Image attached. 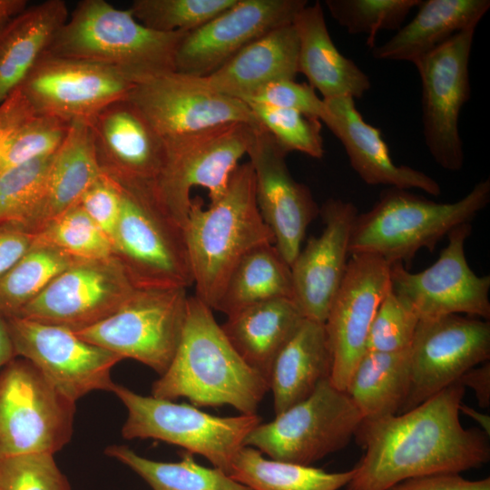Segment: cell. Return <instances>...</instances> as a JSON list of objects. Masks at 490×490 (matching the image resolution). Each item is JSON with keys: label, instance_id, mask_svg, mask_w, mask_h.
<instances>
[{"label": "cell", "instance_id": "6da1fadb", "mask_svg": "<svg viewBox=\"0 0 490 490\" xmlns=\"http://www.w3.org/2000/svg\"><path fill=\"white\" fill-rule=\"evenodd\" d=\"M464 395L456 382L408 411L363 420L355 437L365 453L346 490H387L411 477L460 474L487 463V435L460 422Z\"/></svg>", "mask_w": 490, "mask_h": 490}, {"label": "cell", "instance_id": "7a4b0ae2", "mask_svg": "<svg viewBox=\"0 0 490 490\" xmlns=\"http://www.w3.org/2000/svg\"><path fill=\"white\" fill-rule=\"evenodd\" d=\"M269 391L267 379L231 346L212 309L189 296L181 339L168 369L154 381L152 396L186 397L199 407L228 405L257 414Z\"/></svg>", "mask_w": 490, "mask_h": 490}, {"label": "cell", "instance_id": "3957f363", "mask_svg": "<svg viewBox=\"0 0 490 490\" xmlns=\"http://www.w3.org/2000/svg\"><path fill=\"white\" fill-rule=\"evenodd\" d=\"M184 233L194 296L214 310L239 261L258 247L274 244L258 208L250 162L239 164L224 194L208 209L191 201Z\"/></svg>", "mask_w": 490, "mask_h": 490}, {"label": "cell", "instance_id": "277c9868", "mask_svg": "<svg viewBox=\"0 0 490 490\" xmlns=\"http://www.w3.org/2000/svg\"><path fill=\"white\" fill-rule=\"evenodd\" d=\"M186 33L154 31L138 22L130 9L104 0H83L47 53L111 66L137 83L175 71L177 47Z\"/></svg>", "mask_w": 490, "mask_h": 490}, {"label": "cell", "instance_id": "5b68a950", "mask_svg": "<svg viewBox=\"0 0 490 490\" xmlns=\"http://www.w3.org/2000/svg\"><path fill=\"white\" fill-rule=\"evenodd\" d=\"M490 201V179L462 199L438 203L408 190L388 187L367 212L358 215L348 252L371 254L392 265L409 263L421 249L433 251L456 227L472 222Z\"/></svg>", "mask_w": 490, "mask_h": 490}, {"label": "cell", "instance_id": "8992f818", "mask_svg": "<svg viewBox=\"0 0 490 490\" xmlns=\"http://www.w3.org/2000/svg\"><path fill=\"white\" fill-rule=\"evenodd\" d=\"M119 186L113 256L135 287L186 289L193 285L184 229L162 211L150 189Z\"/></svg>", "mask_w": 490, "mask_h": 490}, {"label": "cell", "instance_id": "52a82bcc", "mask_svg": "<svg viewBox=\"0 0 490 490\" xmlns=\"http://www.w3.org/2000/svg\"><path fill=\"white\" fill-rule=\"evenodd\" d=\"M257 126L234 122L163 137L165 164L152 188L163 211L184 229L192 187L205 188L211 203L220 199L239 161L247 154Z\"/></svg>", "mask_w": 490, "mask_h": 490}, {"label": "cell", "instance_id": "ba28073f", "mask_svg": "<svg viewBox=\"0 0 490 490\" xmlns=\"http://www.w3.org/2000/svg\"><path fill=\"white\" fill-rule=\"evenodd\" d=\"M112 392L127 410L124 438H153L179 446L227 475L248 435L261 423L257 414L216 416L188 404L142 396L115 383Z\"/></svg>", "mask_w": 490, "mask_h": 490}, {"label": "cell", "instance_id": "9c48e42d", "mask_svg": "<svg viewBox=\"0 0 490 490\" xmlns=\"http://www.w3.org/2000/svg\"><path fill=\"white\" fill-rule=\"evenodd\" d=\"M363 420L348 393L327 378L304 400L260 423L244 446L274 460L311 466L347 446Z\"/></svg>", "mask_w": 490, "mask_h": 490}, {"label": "cell", "instance_id": "30bf717a", "mask_svg": "<svg viewBox=\"0 0 490 490\" xmlns=\"http://www.w3.org/2000/svg\"><path fill=\"white\" fill-rule=\"evenodd\" d=\"M74 413L34 365L13 358L0 370V459L54 455L71 439Z\"/></svg>", "mask_w": 490, "mask_h": 490}, {"label": "cell", "instance_id": "8fae6325", "mask_svg": "<svg viewBox=\"0 0 490 490\" xmlns=\"http://www.w3.org/2000/svg\"><path fill=\"white\" fill-rule=\"evenodd\" d=\"M189 296L185 289H138L114 313L74 331L122 359H135L162 375L177 350Z\"/></svg>", "mask_w": 490, "mask_h": 490}, {"label": "cell", "instance_id": "7c38bea8", "mask_svg": "<svg viewBox=\"0 0 490 490\" xmlns=\"http://www.w3.org/2000/svg\"><path fill=\"white\" fill-rule=\"evenodd\" d=\"M475 28L459 32L416 60L421 81L425 143L434 161L449 172L464 166L459 114L469 100V59Z\"/></svg>", "mask_w": 490, "mask_h": 490}, {"label": "cell", "instance_id": "4fadbf2b", "mask_svg": "<svg viewBox=\"0 0 490 490\" xmlns=\"http://www.w3.org/2000/svg\"><path fill=\"white\" fill-rule=\"evenodd\" d=\"M471 222L447 234V245L435 263L419 272H410L401 262L390 265V289L419 318L465 315L490 318V276H478L466 256Z\"/></svg>", "mask_w": 490, "mask_h": 490}, {"label": "cell", "instance_id": "5bb4252c", "mask_svg": "<svg viewBox=\"0 0 490 490\" xmlns=\"http://www.w3.org/2000/svg\"><path fill=\"white\" fill-rule=\"evenodd\" d=\"M5 321L15 357L30 361L70 400L95 390L112 391L111 371L122 360L116 354L63 327L22 317Z\"/></svg>", "mask_w": 490, "mask_h": 490}, {"label": "cell", "instance_id": "9a60e30c", "mask_svg": "<svg viewBox=\"0 0 490 490\" xmlns=\"http://www.w3.org/2000/svg\"><path fill=\"white\" fill-rule=\"evenodd\" d=\"M409 351L410 387L399 413L418 406L458 382L469 369L489 361L490 323L457 314L419 319Z\"/></svg>", "mask_w": 490, "mask_h": 490}, {"label": "cell", "instance_id": "2e32d148", "mask_svg": "<svg viewBox=\"0 0 490 490\" xmlns=\"http://www.w3.org/2000/svg\"><path fill=\"white\" fill-rule=\"evenodd\" d=\"M137 289L113 255L77 260L15 317L78 331L111 316Z\"/></svg>", "mask_w": 490, "mask_h": 490}, {"label": "cell", "instance_id": "e0dca14e", "mask_svg": "<svg viewBox=\"0 0 490 490\" xmlns=\"http://www.w3.org/2000/svg\"><path fill=\"white\" fill-rule=\"evenodd\" d=\"M133 86L111 66L46 53L19 89L35 114L89 124L107 105L127 98Z\"/></svg>", "mask_w": 490, "mask_h": 490}, {"label": "cell", "instance_id": "ac0fdd59", "mask_svg": "<svg viewBox=\"0 0 490 490\" xmlns=\"http://www.w3.org/2000/svg\"><path fill=\"white\" fill-rule=\"evenodd\" d=\"M324 327L332 358L329 380L345 390L367 351L377 308L390 288V264L371 254H351Z\"/></svg>", "mask_w": 490, "mask_h": 490}, {"label": "cell", "instance_id": "d6986e66", "mask_svg": "<svg viewBox=\"0 0 490 490\" xmlns=\"http://www.w3.org/2000/svg\"><path fill=\"white\" fill-rule=\"evenodd\" d=\"M127 98L162 137L234 122L260 124L244 102L212 89L204 77L176 71L134 83Z\"/></svg>", "mask_w": 490, "mask_h": 490}, {"label": "cell", "instance_id": "ffe728a7", "mask_svg": "<svg viewBox=\"0 0 490 490\" xmlns=\"http://www.w3.org/2000/svg\"><path fill=\"white\" fill-rule=\"evenodd\" d=\"M306 0H237L199 28L186 33L175 54V71L206 77L266 33L292 24Z\"/></svg>", "mask_w": 490, "mask_h": 490}, {"label": "cell", "instance_id": "44dd1931", "mask_svg": "<svg viewBox=\"0 0 490 490\" xmlns=\"http://www.w3.org/2000/svg\"><path fill=\"white\" fill-rule=\"evenodd\" d=\"M288 153L264 127L254 129L247 154L254 172L258 208L273 234L274 246L291 266L309 225L319 215V207L309 187L291 176Z\"/></svg>", "mask_w": 490, "mask_h": 490}, {"label": "cell", "instance_id": "7402d4cb", "mask_svg": "<svg viewBox=\"0 0 490 490\" xmlns=\"http://www.w3.org/2000/svg\"><path fill=\"white\" fill-rule=\"evenodd\" d=\"M88 125L103 174L121 186L152 188L165 164V141L135 104L115 101Z\"/></svg>", "mask_w": 490, "mask_h": 490}, {"label": "cell", "instance_id": "603a6c76", "mask_svg": "<svg viewBox=\"0 0 490 490\" xmlns=\"http://www.w3.org/2000/svg\"><path fill=\"white\" fill-rule=\"evenodd\" d=\"M324 227L311 236L290 266L293 300L305 318L324 323L348 264L358 215L351 201L328 199L319 208Z\"/></svg>", "mask_w": 490, "mask_h": 490}, {"label": "cell", "instance_id": "cb8c5ba5", "mask_svg": "<svg viewBox=\"0 0 490 490\" xmlns=\"http://www.w3.org/2000/svg\"><path fill=\"white\" fill-rule=\"evenodd\" d=\"M327 113L322 118L340 141L351 167L367 184L421 190L438 196L440 185L425 172L406 165H397L378 128L365 122L349 96L324 100Z\"/></svg>", "mask_w": 490, "mask_h": 490}, {"label": "cell", "instance_id": "d4e9b609", "mask_svg": "<svg viewBox=\"0 0 490 490\" xmlns=\"http://www.w3.org/2000/svg\"><path fill=\"white\" fill-rule=\"evenodd\" d=\"M298 73L299 39L289 24L254 40L204 79L217 92L245 102L270 83L295 80Z\"/></svg>", "mask_w": 490, "mask_h": 490}, {"label": "cell", "instance_id": "484cf974", "mask_svg": "<svg viewBox=\"0 0 490 490\" xmlns=\"http://www.w3.org/2000/svg\"><path fill=\"white\" fill-rule=\"evenodd\" d=\"M292 24L299 39V73L323 100L342 96L360 99L369 91L368 76L334 44L318 1L301 9Z\"/></svg>", "mask_w": 490, "mask_h": 490}, {"label": "cell", "instance_id": "4316f807", "mask_svg": "<svg viewBox=\"0 0 490 490\" xmlns=\"http://www.w3.org/2000/svg\"><path fill=\"white\" fill-rule=\"evenodd\" d=\"M331 367L324 323L304 318L270 368L268 383L275 415L309 397L329 378Z\"/></svg>", "mask_w": 490, "mask_h": 490}, {"label": "cell", "instance_id": "83f0119b", "mask_svg": "<svg viewBox=\"0 0 490 490\" xmlns=\"http://www.w3.org/2000/svg\"><path fill=\"white\" fill-rule=\"evenodd\" d=\"M417 7L416 16L408 24L387 42L371 49L375 58L413 64L456 34L476 28L488 11L490 1L421 0Z\"/></svg>", "mask_w": 490, "mask_h": 490}, {"label": "cell", "instance_id": "f1b7e54d", "mask_svg": "<svg viewBox=\"0 0 490 490\" xmlns=\"http://www.w3.org/2000/svg\"><path fill=\"white\" fill-rule=\"evenodd\" d=\"M101 174L89 125L72 123L54 154L43 195L26 230L35 234L47 222L77 205Z\"/></svg>", "mask_w": 490, "mask_h": 490}, {"label": "cell", "instance_id": "f546056e", "mask_svg": "<svg viewBox=\"0 0 490 490\" xmlns=\"http://www.w3.org/2000/svg\"><path fill=\"white\" fill-rule=\"evenodd\" d=\"M304 318L293 299H277L227 316L220 327L243 360L268 381L276 356Z\"/></svg>", "mask_w": 490, "mask_h": 490}, {"label": "cell", "instance_id": "4dcf8cb0", "mask_svg": "<svg viewBox=\"0 0 490 490\" xmlns=\"http://www.w3.org/2000/svg\"><path fill=\"white\" fill-rule=\"evenodd\" d=\"M68 17L64 0H47L27 7L0 34V104L48 52Z\"/></svg>", "mask_w": 490, "mask_h": 490}, {"label": "cell", "instance_id": "1f68e13d", "mask_svg": "<svg viewBox=\"0 0 490 490\" xmlns=\"http://www.w3.org/2000/svg\"><path fill=\"white\" fill-rule=\"evenodd\" d=\"M410 381L409 348L397 352L366 351L345 391L364 420H377L400 412Z\"/></svg>", "mask_w": 490, "mask_h": 490}, {"label": "cell", "instance_id": "d6a6232c", "mask_svg": "<svg viewBox=\"0 0 490 490\" xmlns=\"http://www.w3.org/2000/svg\"><path fill=\"white\" fill-rule=\"evenodd\" d=\"M277 299H293L290 266L274 244L247 253L231 271L214 310L230 316Z\"/></svg>", "mask_w": 490, "mask_h": 490}, {"label": "cell", "instance_id": "836d02e7", "mask_svg": "<svg viewBox=\"0 0 490 490\" xmlns=\"http://www.w3.org/2000/svg\"><path fill=\"white\" fill-rule=\"evenodd\" d=\"M228 475L251 490H339L354 471L329 473L312 466L266 458L258 449L244 446Z\"/></svg>", "mask_w": 490, "mask_h": 490}, {"label": "cell", "instance_id": "e575fe53", "mask_svg": "<svg viewBox=\"0 0 490 490\" xmlns=\"http://www.w3.org/2000/svg\"><path fill=\"white\" fill-rule=\"evenodd\" d=\"M105 454L135 472L152 490H251L216 467L201 466L189 452L179 462L148 459L120 445L108 446Z\"/></svg>", "mask_w": 490, "mask_h": 490}, {"label": "cell", "instance_id": "d590c367", "mask_svg": "<svg viewBox=\"0 0 490 490\" xmlns=\"http://www.w3.org/2000/svg\"><path fill=\"white\" fill-rule=\"evenodd\" d=\"M76 260L34 240L27 252L0 277V316L15 317Z\"/></svg>", "mask_w": 490, "mask_h": 490}, {"label": "cell", "instance_id": "8d00e7d4", "mask_svg": "<svg viewBox=\"0 0 490 490\" xmlns=\"http://www.w3.org/2000/svg\"><path fill=\"white\" fill-rule=\"evenodd\" d=\"M34 241L76 260L113 255L111 240L78 204L47 222L34 234Z\"/></svg>", "mask_w": 490, "mask_h": 490}, {"label": "cell", "instance_id": "74e56055", "mask_svg": "<svg viewBox=\"0 0 490 490\" xmlns=\"http://www.w3.org/2000/svg\"><path fill=\"white\" fill-rule=\"evenodd\" d=\"M54 154L0 174V224L26 230L43 195Z\"/></svg>", "mask_w": 490, "mask_h": 490}, {"label": "cell", "instance_id": "f35d334b", "mask_svg": "<svg viewBox=\"0 0 490 490\" xmlns=\"http://www.w3.org/2000/svg\"><path fill=\"white\" fill-rule=\"evenodd\" d=\"M237 0H134V18L154 31L191 32L203 25Z\"/></svg>", "mask_w": 490, "mask_h": 490}, {"label": "cell", "instance_id": "ab89813d", "mask_svg": "<svg viewBox=\"0 0 490 490\" xmlns=\"http://www.w3.org/2000/svg\"><path fill=\"white\" fill-rule=\"evenodd\" d=\"M421 0H326L329 14L348 34L368 35L372 49L379 30H398Z\"/></svg>", "mask_w": 490, "mask_h": 490}, {"label": "cell", "instance_id": "60d3db41", "mask_svg": "<svg viewBox=\"0 0 490 490\" xmlns=\"http://www.w3.org/2000/svg\"><path fill=\"white\" fill-rule=\"evenodd\" d=\"M257 120L288 152H299L320 159L324 155L321 122L298 111L247 103Z\"/></svg>", "mask_w": 490, "mask_h": 490}, {"label": "cell", "instance_id": "b9f144b4", "mask_svg": "<svg viewBox=\"0 0 490 490\" xmlns=\"http://www.w3.org/2000/svg\"><path fill=\"white\" fill-rule=\"evenodd\" d=\"M72 123L57 117L34 114L9 138L0 154L5 171L54 154L66 138Z\"/></svg>", "mask_w": 490, "mask_h": 490}, {"label": "cell", "instance_id": "7bdbcfd3", "mask_svg": "<svg viewBox=\"0 0 490 490\" xmlns=\"http://www.w3.org/2000/svg\"><path fill=\"white\" fill-rule=\"evenodd\" d=\"M419 318L389 288L374 316L367 351L397 352L411 346Z\"/></svg>", "mask_w": 490, "mask_h": 490}, {"label": "cell", "instance_id": "ee69618b", "mask_svg": "<svg viewBox=\"0 0 490 490\" xmlns=\"http://www.w3.org/2000/svg\"><path fill=\"white\" fill-rule=\"evenodd\" d=\"M0 490H71L54 455L28 454L0 459Z\"/></svg>", "mask_w": 490, "mask_h": 490}, {"label": "cell", "instance_id": "f6af8a7d", "mask_svg": "<svg viewBox=\"0 0 490 490\" xmlns=\"http://www.w3.org/2000/svg\"><path fill=\"white\" fill-rule=\"evenodd\" d=\"M244 103L295 110L320 122L327 113L324 100L317 95L314 88L309 83H299L295 80H281L270 83Z\"/></svg>", "mask_w": 490, "mask_h": 490}, {"label": "cell", "instance_id": "bcb514c9", "mask_svg": "<svg viewBox=\"0 0 490 490\" xmlns=\"http://www.w3.org/2000/svg\"><path fill=\"white\" fill-rule=\"evenodd\" d=\"M78 205L112 241L121 210L120 186L102 173L83 194Z\"/></svg>", "mask_w": 490, "mask_h": 490}, {"label": "cell", "instance_id": "7dc6e473", "mask_svg": "<svg viewBox=\"0 0 490 490\" xmlns=\"http://www.w3.org/2000/svg\"><path fill=\"white\" fill-rule=\"evenodd\" d=\"M387 490H490V478L469 480L459 473H438L405 479Z\"/></svg>", "mask_w": 490, "mask_h": 490}, {"label": "cell", "instance_id": "c3c4849f", "mask_svg": "<svg viewBox=\"0 0 490 490\" xmlns=\"http://www.w3.org/2000/svg\"><path fill=\"white\" fill-rule=\"evenodd\" d=\"M34 234L17 226L0 224V277L32 247Z\"/></svg>", "mask_w": 490, "mask_h": 490}, {"label": "cell", "instance_id": "681fc988", "mask_svg": "<svg viewBox=\"0 0 490 490\" xmlns=\"http://www.w3.org/2000/svg\"><path fill=\"white\" fill-rule=\"evenodd\" d=\"M34 114L20 89L0 104V154L12 134Z\"/></svg>", "mask_w": 490, "mask_h": 490}, {"label": "cell", "instance_id": "f907efd6", "mask_svg": "<svg viewBox=\"0 0 490 490\" xmlns=\"http://www.w3.org/2000/svg\"><path fill=\"white\" fill-rule=\"evenodd\" d=\"M464 387L474 390L478 405L486 408L490 405V363L484 362L466 371L458 380Z\"/></svg>", "mask_w": 490, "mask_h": 490}, {"label": "cell", "instance_id": "816d5d0a", "mask_svg": "<svg viewBox=\"0 0 490 490\" xmlns=\"http://www.w3.org/2000/svg\"><path fill=\"white\" fill-rule=\"evenodd\" d=\"M26 0H0V34L27 9Z\"/></svg>", "mask_w": 490, "mask_h": 490}, {"label": "cell", "instance_id": "f5cc1de1", "mask_svg": "<svg viewBox=\"0 0 490 490\" xmlns=\"http://www.w3.org/2000/svg\"><path fill=\"white\" fill-rule=\"evenodd\" d=\"M15 358L16 357L6 321L0 316V370Z\"/></svg>", "mask_w": 490, "mask_h": 490}, {"label": "cell", "instance_id": "db71d44e", "mask_svg": "<svg viewBox=\"0 0 490 490\" xmlns=\"http://www.w3.org/2000/svg\"><path fill=\"white\" fill-rule=\"evenodd\" d=\"M460 412H464V414L467 415L469 417H471L476 423H478L479 426L483 429L482 431L485 435L489 436V433H490L489 416L480 413L477 410L468 407L467 405H464L462 403L460 405Z\"/></svg>", "mask_w": 490, "mask_h": 490}]
</instances>
